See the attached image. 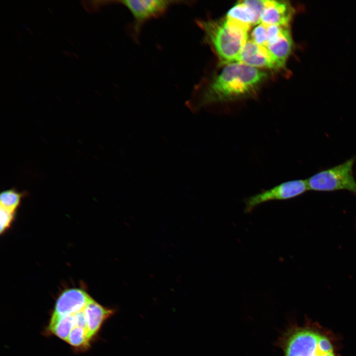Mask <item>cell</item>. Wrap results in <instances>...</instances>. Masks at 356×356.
<instances>
[{
    "label": "cell",
    "mask_w": 356,
    "mask_h": 356,
    "mask_svg": "<svg viewBox=\"0 0 356 356\" xmlns=\"http://www.w3.org/2000/svg\"><path fill=\"white\" fill-rule=\"evenodd\" d=\"M267 77L265 72L242 63L227 64L209 83L200 103L228 102L250 97Z\"/></svg>",
    "instance_id": "6da1fadb"
},
{
    "label": "cell",
    "mask_w": 356,
    "mask_h": 356,
    "mask_svg": "<svg viewBox=\"0 0 356 356\" xmlns=\"http://www.w3.org/2000/svg\"><path fill=\"white\" fill-rule=\"evenodd\" d=\"M206 41L212 46L222 63L238 61L248 39L250 27L226 17L222 20L200 21Z\"/></svg>",
    "instance_id": "7a4b0ae2"
},
{
    "label": "cell",
    "mask_w": 356,
    "mask_h": 356,
    "mask_svg": "<svg viewBox=\"0 0 356 356\" xmlns=\"http://www.w3.org/2000/svg\"><path fill=\"white\" fill-rule=\"evenodd\" d=\"M284 356H336L332 340L316 326L293 327L281 342Z\"/></svg>",
    "instance_id": "3957f363"
},
{
    "label": "cell",
    "mask_w": 356,
    "mask_h": 356,
    "mask_svg": "<svg viewBox=\"0 0 356 356\" xmlns=\"http://www.w3.org/2000/svg\"><path fill=\"white\" fill-rule=\"evenodd\" d=\"M355 157L330 168L321 171L308 178L309 190L316 191L347 190L356 194V181L353 168Z\"/></svg>",
    "instance_id": "277c9868"
},
{
    "label": "cell",
    "mask_w": 356,
    "mask_h": 356,
    "mask_svg": "<svg viewBox=\"0 0 356 356\" xmlns=\"http://www.w3.org/2000/svg\"><path fill=\"white\" fill-rule=\"evenodd\" d=\"M309 190L307 179H295L280 183L247 198L244 211L251 213L261 204L274 200H285L298 197Z\"/></svg>",
    "instance_id": "5b68a950"
},
{
    "label": "cell",
    "mask_w": 356,
    "mask_h": 356,
    "mask_svg": "<svg viewBox=\"0 0 356 356\" xmlns=\"http://www.w3.org/2000/svg\"><path fill=\"white\" fill-rule=\"evenodd\" d=\"M121 4L126 7L134 20V30L138 34L142 24L148 20L158 17L164 14L169 7L181 1L166 0H120Z\"/></svg>",
    "instance_id": "8992f818"
},
{
    "label": "cell",
    "mask_w": 356,
    "mask_h": 356,
    "mask_svg": "<svg viewBox=\"0 0 356 356\" xmlns=\"http://www.w3.org/2000/svg\"><path fill=\"white\" fill-rule=\"evenodd\" d=\"M91 299L82 289H67L57 299L53 314L65 316L77 313L83 310Z\"/></svg>",
    "instance_id": "52a82bcc"
},
{
    "label": "cell",
    "mask_w": 356,
    "mask_h": 356,
    "mask_svg": "<svg viewBox=\"0 0 356 356\" xmlns=\"http://www.w3.org/2000/svg\"><path fill=\"white\" fill-rule=\"evenodd\" d=\"M293 13V8L288 1L266 0L265 6L260 16L259 24L288 26Z\"/></svg>",
    "instance_id": "ba28073f"
},
{
    "label": "cell",
    "mask_w": 356,
    "mask_h": 356,
    "mask_svg": "<svg viewBox=\"0 0 356 356\" xmlns=\"http://www.w3.org/2000/svg\"><path fill=\"white\" fill-rule=\"evenodd\" d=\"M237 62L255 68L278 69L267 49L265 46L257 44L252 40L247 41Z\"/></svg>",
    "instance_id": "9c48e42d"
},
{
    "label": "cell",
    "mask_w": 356,
    "mask_h": 356,
    "mask_svg": "<svg viewBox=\"0 0 356 356\" xmlns=\"http://www.w3.org/2000/svg\"><path fill=\"white\" fill-rule=\"evenodd\" d=\"M293 40L288 26H282L277 37L266 45L278 69L284 68L290 55Z\"/></svg>",
    "instance_id": "30bf717a"
},
{
    "label": "cell",
    "mask_w": 356,
    "mask_h": 356,
    "mask_svg": "<svg viewBox=\"0 0 356 356\" xmlns=\"http://www.w3.org/2000/svg\"><path fill=\"white\" fill-rule=\"evenodd\" d=\"M87 329L91 338L98 331L104 321L113 314V310L103 307L91 299L83 310Z\"/></svg>",
    "instance_id": "8fae6325"
},
{
    "label": "cell",
    "mask_w": 356,
    "mask_h": 356,
    "mask_svg": "<svg viewBox=\"0 0 356 356\" xmlns=\"http://www.w3.org/2000/svg\"><path fill=\"white\" fill-rule=\"evenodd\" d=\"M226 17L249 27L260 23L259 16L244 1L238 2L232 7Z\"/></svg>",
    "instance_id": "7c38bea8"
},
{
    "label": "cell",
    "mask_w": 356,
    "mask_h": 356,
    "mask_svg": "<svg viewBox=\"0 0 356 356\" xmlns=\"http://www.w3.org/2000/svg\"><path fill=\"white\" fill-rule=\"evenodd\" d=\"M75 326V313L65 316H59L52 314L48 329L60 339L67 341L71 331Z\"/></svg>",
    "instance_id": "4fadbf2b"
},
{
    "label": "cell",
    "mask_w": 356,
    "mask_h": 356,
    "mask_svg": "<svg viewBox=\"0 0 356 356\" xmlns=\"http://www.w3.org/2000/svg\"><path fill=\"white\" fill-rule=\"evenodd\" d=\"M90 339L87 329L75 326L66 341L74 347H82L87 346Z\"/></svg>",
    "instance_id": "5bb4252c"
},
{
    "label": "cell",
    "mask_w": 356,
    "mask_h": 356,
    "mask_svg": "<svg viewBox=\"0 0 356 356\" xmlns=\"http://www.w3.org/2000/svg\"><path fill=\"white\" fill-rule=\"evenodd\" d=\"M21 194L13 189L7 190L1 193L0 196V207L13 212L19 205Z\"/></svg>",
    "instance_id": "9a60e30c"
},
{
    "label": "cell",
    "mask_w": 356,
    "mask_h": 356,
    "mask_svg": "<svg viewBox=\"0 0 356 356\" xmlns=\"http://www.w3.org/2000/svg\"><path fill=\"white\" fill-rule=\"evenodd\" d=\"M252 41L257 44L265 46L267 42V26L259 24L251 33Z\"/></svg>",
    "instance_id": "2e32d148"
},
{
    "label": "cell",
    "mask_w": 356,
    "mask_h": 356,
    "mask_svg": "<svg viewBox=\"0 0 356 356\" xmlns=\"http://www.w3.org/2000/svg\"><path fill=\"white\" fill-rule=\"evenodd\" d=\"M0 233H2L10 225L13 217L14 212L0 207Z\"/></svg>",
    "instance_id": "e0dca14e"
}]
</instances>
